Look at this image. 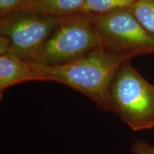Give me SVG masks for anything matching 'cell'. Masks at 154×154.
<instances>
[{"instance_id": "1", "label": "cell", "mask_w": 154, "mask_h": 154, "mask_svg": "<svg viewBox=\"0 0 154 154\" xmlns=\"http://www.w3.org/2000/svg\"><path fill=\"white\" fill-rule=\"evenodd\" d=\"M128 58L101 48L74 62L47 66L30 63L40 81H51L80 92L102 110L113 112L109 88L119 67Z\"/></svg>"}, {"instance_id": "2", "label": "cell", "mask_w": 154, "mask_h": 154, "mask_svg": "<svg viewBox=\"0 0 154 154\" xmlns=\"http://www.w3.org/2000/svg\"><path fill=\"white\" fill-rule=\"evenodd\" d=\"M101 48L92 16L79 12L62 17L31 63L61 66L74 62Z\"/></svg>"}, {"instance_id": "3", "label": "cell", "mask_w": 154, "mask_h": 154, "mask_svg": "<svg viewBox=\"0 0 154 154\" xmlns=\"http://www.w3.org/2000/svg\"><path fill=\"white\" fill-rule=\"evenodd\" d=\"M113 112L132 130L154 128V86L133 66L131 60L119 67L109 88Z\"/></svg>"}, {"instance_id": "4", "label": "cell", "mask_w": 154, "mask_h": 154, "mask_svg": "<svg viewBox=\"0 0 154 154\" xmlns=\"http://www.w3.org/2000/svg\"><path fill=\"white\" fill-rule=\"evenodd\" d=\"M101 48L131 59L154 53V38L131 8H121L92 15Z\"/></svg>"}, {"instance_id": "5", "label": "cell", "mask_w": 154, "mask_h": 154, "mask_svg": "<svg viewBox=\"0 0 154 154\" xmlns=\"http://www.w3.org/2000/svg\"><path fill=\"white\" fill-rule=\"evenodd\" d=\"M61 18L29 11L11 13L0 17V35L10 42L8 53L29 63Z\"/></svg>"}, {"instance_id": "6", "label": "cell", "mask_w": 154, "mask_h": 154, "mask_svg": "<svg viewBox=\"0 0 154 154\" xmlns=\"http://www.w3.org/2000/svg\"><path fill=\"white\" fill-rule=\"evenodd\" d=\"M31 81H40L30 63L11 54L0 55V94L11 86Z\"/></svg>"}, {"instance_id": "7", "label": "cell", "mask_w": 154, "mask_h": 154, "mask_svg": "<svg viewBox=\"0 0 154 154\" xmlns=\"http://www.w3.org/2000/svg\"><path fill=\"white\" fill-rule=\"evenodd\" d=\"M86 0H32L28 11L57 17L82 12Z\"/></svg>"}, {"instance_id": "8", "label": "cell", "mask_w": 154, "mask_h": 154, "mask_svg": "<svg viewBox=\"0 0 154 154\" xmlns=\"http://www.w3.org/2000/svg\"><path fill=\"white\" fill-rule=\"evenodd\" d=\"M131 9L144 29L154 38V0H136Z\"/></svg>"}, {"instance_id": "9", "label": "cell", "mask_w": 154, "mask_h": 154, "mask_svg": "<svg viewBox=\"0 0 154 154\" xmlns=\"http://www.w3.org/2000/svg\"><path fill=\"white\" fill-rule=\"evenodd\" d=\"M136 0H86L82 12L98 14L121 8H131Z\"/></svg>"}, {"instance_id": "10", "label": "cell", "mask_w": 154, "mask_h": 154, "mask_svg": "<svg viewBox=\"0 0 154 154\" xmlns=\"http://www.w3.org/2000/svg\"><path fill=\"white\" fill-rule=\"evenodd\" d=\"M32 0H0V17L5 15L28 11Z\"/></svg>"}, {"instance_id": "11", "label": "cell", "mask_w": 154, "mask_h": 154, "mask_svg": "<svg viewBox=\"0 0 154 154\" xmlns=\"http://www.w3.org/2000/svg\"><path fill=\"white\" fill-rule=\"evenodd\" d=\"M134 154H154V146L143 140H136L131 146Z\"/></svg>"}, {"instance_id": "12", "label": "cell", "mask_w": 154, "mask_h": 154, "mask_svg": "<svg viewBox=\"0 0 154 154\" xmlns=\"http://www.w3.org/2000/svg\"><path fill=\"white\" fill-rule=\"evenodd\" d=\"M10 48V42L6 36L0 35V55L8 54Z\"/></svg>"}]
</instances>
